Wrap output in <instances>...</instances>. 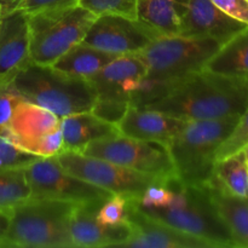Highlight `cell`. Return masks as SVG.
Listing matches in <instances>:
<instances>
[{"mask_svg": "<svg viewBox=\"0 0 248 248\" xmlns=\"http://www.w3.org/2000/svg\"><path fill=\"white\" fill-rule=\"evenodd\" d=\"M186 121L169 114L130 104L118 124L120 135L167 148Z\"/></svg>", "mask_w": 248, "mask_h": 248, "instance_id": "18", "label": "cell"}, {"mask_svg": "<svg viewBox=\"0 0 248 248\" xmlns=\"http://www.w3.org/2000/svg\"><path fill=\"white\" fill-rule=\"evenodd\" d=\"M169 184L173 196L167 206L142 207L131 199L133 205L144 215L203 240L212 248H235L229 229L211 200L207 186H184L177 178L170 179Z\"/></svg>", "mask_w": 248, "mask_h": 248, "instance_id": "3", "label": "cell"}, {"mask_svg": "<svg viewBox=\"0 0 248 248\" xmlns=\"http://www.w3.org/2000/svg\"><path fill=\"white\" fill-rule=\"evenodd\" d=\"M101 205L78 203L70 219V235L74 247H120L131 235L128 222L104 225L97 220Z\"/></svg>", "mask_w": 248, "mask_h": 248, "instance_id": "17", "label": "cell"}, {"mask_svg": "<svg viewBox=\"0 0 248 248\" xmlns=\"http://www.w3.org/2000/svg\"><path fill=\"white\" fill-rule=\"evenodd\" d=\"M24 169L0 171V210L10 212L15 206L31 198V188Z\"/></svg>", "mask_w": 248, "mask_h": 248, "instance_id": "25", "label": "cell"}, {"mask_svg": "<svg viewBox=\"0 0 248 248\" xmlns=\"http://www.w3.org/2000/svg\"><path fill=\"white\" fill-rule=\"evenodd\" d=\"M138 0H79L78 5L85 7L96 16L119 15L137 19Z\"/></svg>", "mask_w": 248, "mask_h": 248, "instance_id": "26", "label": "cell"}, {"mask_svg": "<svg viewBox=\"0 0 248 248\" xmlns=\"http://www.w3.org/2000/svg\"><path fill=\"white\" fill-rule=\"evenodd\" d=\"M248 106V79L202 69L179 80L162 98L142 108L184 121L241 116Z\"/></svg>", "mask_w": 248, "mask_h": 248, "instance_id": "1", "label": "cell"}, {"mask_svg": "<svg viewBox=\"0 0 248 248\" xmlns=\"http://www.w3.org/2000/svg\"><path fill=\"white\" fill-rule=\"evenodd\" d=\"M10 225V212L0 210V244L6 235Z\"/></svg>", "mask_w": 248, "mask_h": 248, "instance_id": "35", "label": "cell"}, {"mask_svg": "<svg viewBox=\"0 0 248 248\" xmlns=\"http://www.w3.org/2000/svg\"><path fill=\"white\" fill-rule=\"evenodd\" d=\"M80 153L162 179L176 178L169 152L156 143L116 135L94 140Z\"/></svg>", "mask_w": 248, "mask_h": 248, "instance_id": "10", "label": "cell"}, {"mask_svg": "<svg viewBox=\"0 0 248 248\" xmlns=\"http://www.w3.org/2000/svg\"><path fill=\"white\" fill-rule=\"evenodd\" d=\"M96 17L78 4L29 14L31 63L52 65L70 47L81 43Z\"/></svg>", "mask_w": 248, "mask_h": 248, "instance_id": "7", "label": "cell"}, {"mask_svg": "<svg viewBox=\"0 0 248 248\" xmlns=\"http://www.w3.org/2000/svg\"><path fill=\"white\" fill-rule=\"evenodd\" d=\"M56 159L68 173L127 199H140L153 184L170 181L78 152H63Z\"/></svg>", "mask_w": 248, "mask_h": 248, "instance_id": "8", "label": "cell"}, {"mask_svg": "<svg viewBox=\"0 0 248 248\" xmlns=\"http://www.w3.org/2000/svg\"><path fill=\"white\" fill-rule=\"evenodd\" d=\"M212 177L232 194L248 199V169L242 152L216 161Z\"/></svg>", "mask_w": 248, "mask_h": 248, "instance_id": "24", "label": "cell"}, {"mask_svg": "<svg viewBox=\"0 0 248 248\" xmlns=\"http://www.w3.org/2000/svg\"><path fill=\"white\" fill-rule=\"evenodd\" d=\"M128 199L114 194L97 211V220L104 225H119L127 222Z\"/></svg>", "mask_w": 248, "mask_h": 248, "instance_id": "29", "label": "cell"}, {"mask_svg": "<svg viewBox=\"0 0 248 248\" xmlns=\"http://www.w3.org/2000/svg\"><path fill=\"white\" fill-rule=\"evenodd\" d=\"M222 44L213 38L166 35L137 53L147 65V75L130 104L145 107L162 98L179 80L205 69Z\"/></svg>", "mask_w": 248, "mask_h": 248, "instance_id": "2", "label": "cell"}, {"mask_svg": "<svg viewBox=\"0 0 248 248\" xmlns=\"http://www.w3.org/2000/svg\"><path fill=\"white\" fill-rule=\"evenodd\" d=\"M1 18H2V12L1 10H0V21H1Z\"/></svg>", "mask_w": 248, "mask_h": 248, "instance_id": "37", "label": "cell"}, {"mask_svg": "<svg viewBox=\"0 0 248 248\" xmlns=\"http://www.w3.org/2000/svg\"><path fill=\"white\" fill-rule=\"evenodd\" d=\"M31 188L29 199L103 205L114 194L68 173L56 156L39 157L24 169Z\"/></svg>", "mask_w": 248, "mask_h": 248, "instance_id": "9", "label": "cell"}, {"mask_svg": "<svg viewBox=\"0 0 248 248\" xmlns=\"http://www.w3.org/2000/svg\"><path fill=\"white\" fill-rule=\"evenodd\" d=\"M211 200L232 234L235 248H248V199L232 194L215 178L207 183Z\"/></svg>", "mask_w": 248, "mask_h": 248, "instance_id": "20", "label": "cell"}, {"mask_svg": "<svg viewBox=\"0 0 248 248\" xmlns=\"http://www.w3.org/2000/svg\"><path fill=\"white\" fill-rule=\"evenodd\" d=\"M145 75L147 65L137 53H132L115 57L89 81L96 91L97 98L131 103Z\"/></svg>", "mask_w": 248, "mask_h": 248, "instance_id": "16", "label": "cell"}, {"mask_svg": "<svg viewBox=\"0 0 248 248\" xmlns=\"http://www.w3.org/2000/svg\"><path fill=\"white\" fill-rule=\"evenodd\" d=\"M248 144V106L239 118L236 126L234 127L229 137L222 143L216 153V161L222 160L229 155L241 152L242 148Z\"/></svg>", "mask_w": 248, "mask_h": 248, "instance_id": "28", "label": "cell"}, {"mask_svg": "<svg viewBox=\"0 0 248 248\" xmlns=\"http://www.w3.org/2000/svg\"><path fill=\"white\" fill-rule=\"evenodd\" d=\"M61 132L63 138V152L78 153L94 140L120 135L115 124L108 123L91 111L61 118Z\"/></svg>", "mask_w": 248, "mask_h": 248, "instance_id": "19", "label": "cell"}, {"mask_svg": "<svg viewBox=\"0 0 248 248\" xmlns=\"http://www.w3.org/2000/svg\"><path fill=\"white\" fill-rule=\"evenodd\" d=\"M12 85L26 101L47 109L58 118L91 111L97 101L89 80L69 77L52 65L29 63Z\"/></svg>", "mask_w": 248, "mask_h": 248, "instance_id": "6", "label": "cell"}, {"mask_svg": "<svg viewBox=\"0 0 248 248\" xmlns=\"http://www.w3.org/2000/svg\"><path fill=\"white\" fill-rule=\"evenodd\" d=\"M181 19L179 35L213 38L224 44L246 24L220 11L212 0H173Z\"/></svg>", "mask_w": 248, "mask_h": 248, "instance_id": "12", "label": "cell"}, {"mask_svg": "<svg viewBox=\"0 0 248 248\" xmlns=\"http://www.w3.org/2000/svg\"><path fill=\"white\" fill-rule=\"evenodd\" d=\"M130 103L121 101H114V99H101L97 98L91 113L108 123L118 125L121 119L125 115Z\"/></svg>", "mask_w": 248, "mask_h": 248, "instance_id": "30", "label": "cell"}, {"mask_svg": "<svg viewBox=\"0 0 248 248\" xmlns=\"http://www.w3.org/2000/svg\"><path fill=\"white\" fill-rule=\"evenodd\" d=\"M29 63L28 14L18 9L2 16L0 21V89L12 84Z\"/></svg>", "mask_w": 248, "mask_h": 248, "instance_id": "13", "label": "cell"}, {"mask_svg": "<svg viewBox=\"0 0 248 248\" xmlns=\"http://www.w3.org/2000/svg\"><path fill=\"white\" fill-rule=\"evenodd\" d=\"M115 57L118 56L114 53L99 50L81 41L61 56L52 67L69 77L89 80Z\"/></svg>", "mask_w": 248, "mask_h": 248, "instance_id": "21", "label": "cell"}, {"mask_svg": "<svg viewBox=\"0 0 248 248\" xmlns=\"http://www.w3.org/2000/svg\"><path fill=\"white\" fill-rule=\"evenodd\" d=\"M78 1L79 0H24L19 9L29 15L43 10L55 9V7L70 6L78 4Z\"/></svg>", "mask_w": 248, "mask_h": 248, "instance_id": "33", "label": "cell"}, {"mask_svg": "<svg viewBox=\"0 0 248 248\" xmlns=\"http://www.w3.org/2000/svg\"><path fill=\"white\" fill-rule=\"evenodd\" d=\"M161 36L138 19L106 14L94 18L82 43L121 56L138 53Z\"/></svg>", "mask_w": 248, "mask_h": 248, "instance_id": "11", "label": "cell"}, {"mask_svg": "<svg viewBox=\"0 0 248 248\" xmlns=\"http://www.w3.org/2000/svg\"><path fill=\"white\" fill-rule=\"evenodd\" d=\"M240 116L186 121L166 148L176 178L184 186H207L213 176L216 153L229 137Z\"/></svg>", "mask_w": 248, "mask_h": 248, "instance_id": "4", "label": "cell"}, {"mask_svg": "<svg viewBox=\"0 0 248 248\" xmlns=\"http://www.w3.org/2000/svg\"><path fill=\"white\" fill-rule=\"evenodd\" d=\"M22 99L24 98L12 84L0 89V135L7 128L15 107Z\"/></svg>", "mask_w": 248, "mask_h": 248, "instance_id": "31", "label": "cell"}, {"mask_svg": "<svg viewBox=\"0 0 248 248\" xmlns=\"http://www.w3.org/2000/svg\"><path fill=\"white\" fill-rule=\"evenodd\" d=\"M23 1L24 0H0V10L2 12V16L18 10Z\"/></svg>", "mask_w": 248, "mask_h": 248, "instance_id": "34", "label": "cell"}, {"mask_svg": "<svg viewBox=\"0 0 248 248\" xmlns=\"http://www.w3.org/2000/svg\"><path fill=\"white\" fill-rule=\"evenodd\" d=\"M38 159V155L21 149L11 140L0 136V171L10 169H24Z\"/></svg>", "mask_w": 248, "mask_h": 248, "instance_id": "27", "label": "cell"}, {"mask_svg": "<svg viewBox=\"0 0 248 248\" xmlns=\"http://www.w3.org/2000/svg\"><path fill=\"white\" fill-rule=\"evenodd\" d=\"M60 130L61 118L38 104L22 99L16 104L9 126L0 136L21 149L38 155L39 147L46 137Z\"/></svg>", "mask_w": 248, "mask_h": 248, "instance_id": "14", "label": "cell"}, {"mask_svg": "<svg viewBox=\"0 0 248 248\" xmlns=\"http://www.w3.org/2000/svg\"><path fill=\"white\" fill-rule=\"evenodd\" d=\"M127 222L131 235L120 247L135 248H212L203 240L159 222L136 208L128 199Z\"/></svg>", "mask_w": 248, "mask_h": 248, "instance_id": "15", "label": "cell"}, {"mask_svg": "<svg viewBox=\"0 0 248 248\" xmlns=\"http://www.w3.org/2000/svg\"><path fill=\"white\" fill-rule=\"evenodd\" d=\"M242 153H244V156H245V161H246V165H247V169H248V144L245 145L244 148H242L241 150Z\"/></svg>", "mask_w": 248, "mask_h": 248, "instance_id": "36", "label": "cell"}, {"mask_svg": "<svg viewBox=\"0 0 248 248\" xmlns=\"http://www.w3.org/2000/svg\"><path fill=\"white\" fill-rule=\"evenodd\" d=\"M78 203L28 199L10 211V225L0 247L74 248L70 219Z\"/></svg>", "mask_w": 248, "mask_h": 248, "instance_id": "5", "label": "cell"}, {"mask_svg": "<svg viewBox=\"0 0 248 248\" xmlns=\"http://www.w3.org/2000/svg\"><path fill=\"white\" fill-rule=\"evenodd\" d=\"M212 1L225 15L248 26V0H212Z\"/></svg>", "mask_w": 248, "mask_h": 248, "instance_id": "32", "label": "cell"}, {"mask_svg": "<svg viewBox=\"0 0 248 248\" xmlns=\"http://www.w3.org/2000/svg\"><path fill=\"white\" fill-rule=\"evenodd\" d=\"M205 69L248 79V26L220 46Z\"/></svg>", "mask_w": 248, "mask_h": 248, "instance_id": "22", "label": "cell"}, {"mask_svg": "<svg viewBox=\"0 0 248 248\" xmlns=\"http://www.w3.org/2000/svg\"><path fill=\"white\" fill-rule=\"evenodd\" d=\"M137 19L162 36L179 35L181 19L173 0H138Z\"/></svg>", "mask_w": 248, "mask_h": 248, "instance_id": "23", "label": "cell"}]
</instances>
